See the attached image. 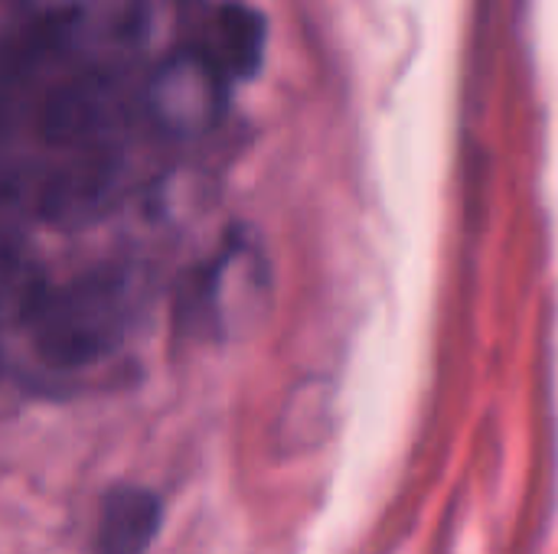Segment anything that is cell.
<instances>
[{
  "instance_id": "obj_1",
  "label": "cell",
  "mask_w": 558,
  "mask_h": 554,
  "mask_svg": "<svg viewBox=\"0 0 558 554\" xmlns=\"http://www.w3.org/2000/svg\"><path fill=\"white\" fill-rule=\"evenodd\" d=\"M3 264L7 333H20L33 372L46 382L111 362L144 313V281L131 264L101 261L56 281L10 242Z\"/></svg>"
},
{
  "instance_id": "obj_2",
  "label": "cell",
  "mask_w": 558,
  "mask_h": 554,
  "mask_svg": "<svg viewBox=\"0 0 558 554\" xmlns=\"http://www.w3.org/2000/svg\"><path fill=\"white\" fill-rule=\"evenodd\" d=\"M180 46L226 88L258 75L265 62V16L242 0H209L186 13Z\"/></svg>"
},
{
  "instance_id": "obj_3",
  "label": "cell",
  "mask_w": 558,
  "mask_h": 554,
  "mask_svg": "<svg viewBox=\"0 0 558 554\" xmlns=\"http://www.w3.org/2000/svg\"><path fill=\"white\" fill-rule=\"evenodd\" d=\"M226 85L183 46H177L147 78L144 111L150 124L170 137H193L209 131L222 114Z\"/></svg>"
},
{
  "instance_id": "obj_4",
  "label": "cell",
  "mask_w": 558,
  "mask_h": 554,
  "mask_svg": "<svg viewBox=\"0 0 558 554\" xmlns=\"http://www.w3.org/2000/svg\"><path fill=\"white\" fill-rule=\"evenodd\" d=\"M163 526V500L141 483L105 493L95 529V554H150Z\"/></svg>"
}]
</instances>
